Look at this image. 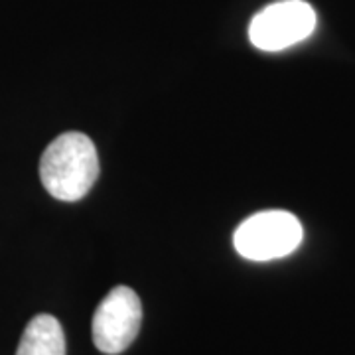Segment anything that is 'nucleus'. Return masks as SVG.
I'll return each instance as SVG.
<instances>
[{
    "mask_svg": "<svg viewBox=\"0 0 355 355\" xmlns=\"http://www.w3.org/2000/svg\"><path fill=\"white\" fill-rule=\"evenodd\" d=\"M304 231L291 211L268 209L245 219L233 235L237 253L257 263L282 259L302 243Z\"/></svg>",
    "mask_w": 355,
    "mask_h": 355,
    "instance_id": "2",
    "label": "nucleus"
},
{
    "mask_svg": "<svg viewBox=\"0 0 355 355\" xmlns=\"http://www.w3.org/2000/svg\"><path fill=\"white\" fill-rule=\"evenodd\" d=\"M16 355H65V334L58 318L38 314L30 320Z\"/></svg>",
    "mask_w": 355,
    "mask_h": 355,
    "instance_id": "5",
    "label": "nucleus"
},
{
    "mask_svg": "<svg viewBox=\"0 0 355 355\" xmlns=\"http://www.w3.org/2000/svg\"><path fill=\"white\" fill-rule=\"evenodd\" d=\"M140 324L142 304L139 294L128 286H116L95 310L93 343L103 354H123L137 340Z\"/></svg>",
    "mask_w": 355,
    "mask_h": 355,
    "instance_id": "4",
    "label": "nucleus"
},
{
    "mask_svg": "<svg viewBox=\"0 0 355 355\" xmlns=\"http://www.w3.org/2000/svg\"><path fill=\"white\" fill-rule=\"evenodd\" d=\"M316 28V12L304 0H280L268 4L249 26L254 48L280 51L306 40Z\"/></svg>",
    "mask_w": 355,
    "mask_h": 355,
    "instance_id": "3",
    "label": "nucleus"
},
{
    "mask_svg": "<svg viewBox=\"0 0 355 355\" xmlns=\"http://www.w3.org/2000/svg\"><path fill=\"white\" fill-rule=\"evenodd\" d=\"M99 178V156L83 132H64L50 142L40 160V180L51 198L79 202Z\"/></svg>",
    "mask_w": 355,
    "mask_h": 355,
    "instance_id": "1",
    "label": "nucleus"
}]
</instances>
